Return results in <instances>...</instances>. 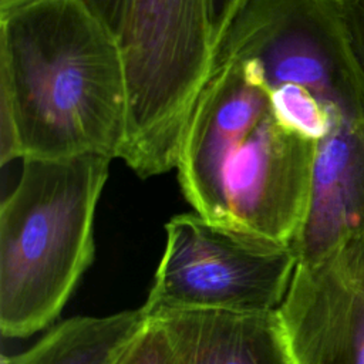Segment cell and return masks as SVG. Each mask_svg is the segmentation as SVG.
<instances>
[{
  "label": "cell",
  "instance_id": "cell-9",
  "mask_svg": "<svg viewBox=\"0 0 364 364\" xmlns=\"http://www.w3.org/2000/svg\"><path fill=\"white\" fill-rule=\"evenodd\" d=\"M175 364H290L277 311H181L156 318Z\"/></svg>",
  "mask_w": 364,
  "mask_h": 364
},
{
  "label": "cell",
  "instance_id": "cell-15",
  "mask_svg": "<svg viewBox=\"0 0 364 364\" xmlns=\"http://www.w3.org/2000/svg\"><path fill=\"white\" fill-rule=\"evenodd\" d=\"M30 1H36V0H0V10H6L18 4H24V3H30Z\"/></svg>",
  "mask_w": 364,
  "mask_h": 364
},
{
  "label": "cell",
  "instance_id": "cell-7",
  "mask_svg": "<svg viewBox=\"0 0 364 364\" xmlns=\"http://www.w3.org/2000/svg\"><path fill=\"white\" fill-rule=\"evenodd\" d=\"M276 311L290 364H364V236L297 263Z\"/></svg>",
  "mask_w": 364,
  "mask_h": 364
},
{
  "label": "cell",
  "instance_id": "cell-6",
  "mask_svg": "<svg viewBox=\"0 0 364 364\" xmlns=\"http://www.w3.org/2000/svg\"><path fill=\"white\" fill-rule=\"evenodd\" d=\"M166 242L146 301L148 318L181 311L270 313L297 259L291 245L215 225L196 212L165 225Z\"/></svg>",
  "mask_w": 364,
  "mask_h": 364
},
{
  "label": "cell",
  "instance_id": "cell-5",
  "mask_svg": "<svg viewBox=\"0 0 364 364\" xmlns=\"http://www.w3.org/2000/svg\"><path fill=\"white\" fill-rule=\"evenodd\" d=\"M118 40L129 105L119 159L139 178L166 173L213 67L208 0H131Z\"/></svg>",
  "mask_w": 364,
  "mask_h": 364
},
{
  "label": "cell",
  "instance_id": "cell-1",
  "mask_svg": "<svg viewBox=\"0 0 364 364\" xmlns=\"http://www.w3.org/2000/svg\"><path fill=\"white\" fill-rule=\"evenodd\" d=\"M128 84L119 40L84 0L0 10V165L121 158Z\"/></svg>",
  "mask_w": 364,
  "mask_h": 364
},
{
  "label": "cell",
  "instance_id": "cell-10",
  "mask_svg": "<svg viewBox=\"0 0 364 364\" xmlns=\"http://www.w3.org/2000/svg\"><path fill=\"white\" fill-rule=\"evenodd\" d=\"M142 306L114 314L81 316L61 321L28 350L0 364H115L148 324Z\"/></svg>",
  "mask_w": 364,
  "mask_h": 364
},
{
  "label": "cell",
  "instance_id": "cell-8",
  "mask_svg": "<svg viewBox=\"0 0 364 364\" xmlns=\"http://www.w3.org/2000/svg\"><path fill=\"white\" fill-rule=\"evenodd\" d=\"M364 236V119L344 121L316 145L310 196L291 249L313 263Z\"/></svg>",
  "mask_w": 364,
  "mask_h": 364
},
{
  "label": "cell",
  "instance_id": "cell-11",
  "mask_svg": "<svg viewBox=\"0 0 364 364\" xmlns=\"http://www.w3.org/2000/svg\"><path fill=\"white\" fill-rule=\"evenodd\" d=\"M115 364H175L172 346L164 326L156 320H148V324Z\"/></svg>",
  "mask_w": 364,
  "mask_h": 364
},
{
  "label": "cell",
  "instance_id": "cell-13",
  "mask_svg": "<svg viewBox=\"0 0 364 364\" xmlns=\"http://www.w3.org/2000/svg\"><path fill=\"white\" fill-rule=\"evenodd\" d=\"M246 1L247 0H208L210 36L215 50Z\"/></svg>",
  "mask_w": 364,
  "mask_h": 364
},
{
  "label": "cell",
  "instance_id": "cell-3",
  "mask_svg": "<svg viewBox=\"0 0 364 364\" xmlns=\"http://www.w3.org/2000/svg\"><path fill=\"white\" fill-rule=\"evenodd\" d=\"M0 205V330L28 337L61 313L94 260V219L111 158H26Z\"/></svg>",
  "mask_w": 364,
  "mask_h": 364
},
{
  "label": "cell",
  "instance_id": "cell-12",
  "mask_svg": "<svg viewBox=\"0 0 364 364\" xmlns=\"http://www.w3.org/2000/svg\"><path fill=\"white\" fill-rule=\"evenodd\" d=\"M341 11L354 57L364 74V0H341Z\"/></svg>",
  "mask_w": 364,
  "mask_h": 364
},
{
  "label": "cell",
  "instance_id": "cell-14",
  "mask_svg": "<svg viewBox=\"0 0 364 364\" xmlns=\"http://www.w3.org/2000/svg\"><path fill=\"white\" fill-rule=\"evenodd\" d=\"M95 16L119 38L131 0H84Z\"/></svg>",
  "mask_w": 364,
  "mask_h": 364
},
{
  "label": "cell",
  "instance_id": "cell-4",
  "mask_svg": "<svg viewBox=\"0 0 364 364\" xmlns=\"http://www.w3.org/2000/svg\"><path fill=\"white\" fill-rule=\"evenodd\" d=\"M252 60L277 118L318 142L337 118L364 119V74L354 57L341 0H247L215 60Z\"/></svg>",
  "mask_w": 364,
  "mask_h": 364
},
{
  "label": "cell",
  "instance_id": "cell-2",
  "mask_svg": "<svg viewBox=\"0 0 364 364\" xmlns=\"http://www.w3.org/2000/svg\"><path fill=\"white\" fill-rule=\"evenodd\" d=\"M316 145L277 118L255 61H216L181 136L178 182L203 219L291 245L309 203Z\"/></svg>",
  "mask_w": 364,
  "mask_h": 364
}]
</instances>
